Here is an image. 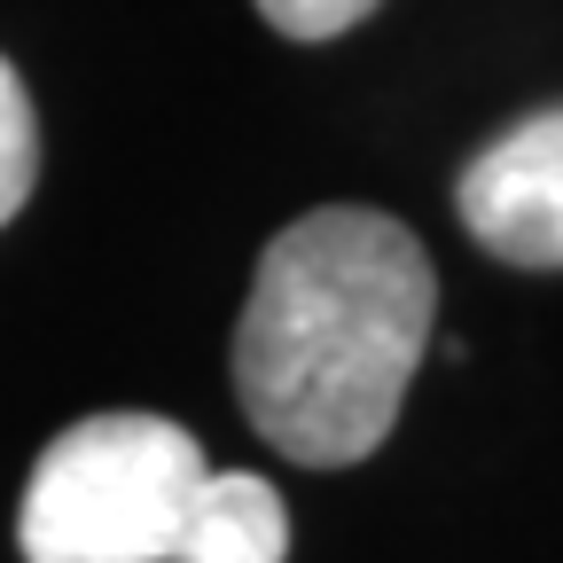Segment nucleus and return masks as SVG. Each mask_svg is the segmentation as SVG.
I'll use <instances>...</instances> for the list:
<instances>
[{
  "mask_svg": "<svg viewBox=\"0 0 563 563\" xmlns=\"http://www.w3.org/2000/svg\"><path fill=\"white\" fill-rule=\"evenodd\" d=\"M439 274L391 211L321 203L251 274L235 321V391L251 431L306 470L368 462L407 407L431 344Z\"/></svg>",
  "mask_w": 563,
  "mask_h": 563,
  "instance_id": "f257e3e1",
  "label": "nucleus"
},
{
  "mask_svg": "<svg viewBox=\"0 0 563 563\" xmlns=\"http://www.w3.org/2000/svg\"><path fill=\"white\" fill-rule=\"evenodd\" d=\"M203 470V446L165 415H87L32 462L16 548L24 563H173Z\"/></svg>",
  "mask_w": 563,
  "mask_h": 563,
  "instance_id": "f03ea898",
  "label": "nucleus"
},
{
  "mask_svg": "<svg viewBox=\"0 0 563 563\" xmlns=\"http://www.w3.org/2000/svg\"><path fill=\"white\" fill-rule=\"evenodd\" d=\"M454 211L501 266H563V102L485 141L454 188Z\"/></svg>",
  "mask_w": 563,
  "mask_h": 563,
  "instance_id": "7ed1b4c3",
  "label": "nucleus"
},
{
  "mask_svg": "<svg viewBox=\"0 0 563 563\" xmlns=\"http://www.w3.org/2000/svg\"><path fill=\"white\" fill-rule=\"evenodd\" d=\"M173 563H290L282 493L251 470H203L173 532Z\"/></svg>",
  "mask_w": 563,
  "mask_h": 563,
  "instance_id": "20e7f679",
  "label": "nucleus"
},
{
  "mask_svg": "<svg viewBox=\"0 0 563 563\" xmlns=\"http://www.w3.org/2000/svg\"><path fill=\"white\" fill-rule=\"evenodd\" d=\"M32 180H40V118H32L16 63L0 55V228L32 203Z\"/></svg>",
  "mask_w": 563,
  "mask_h": 563,
  "instance_id": "39448f33",
  "label": "nucleus"
},
{
  "mask_svg": "<svg viewBox=\"0 0 563 563\" xmlns=\"http://www.w3.org/2000/svg\"><path fill=\"white\" fill-rule=\"evenodd\" d=\"M384 0H258V16L282 32V40H336L352 24H368Z\"/></svg>",
  "mask_w": 563,
  "mask_h": 563,
  "instance_id": "423d86ee",
  "label": "nucleus"
}]
</instances>
